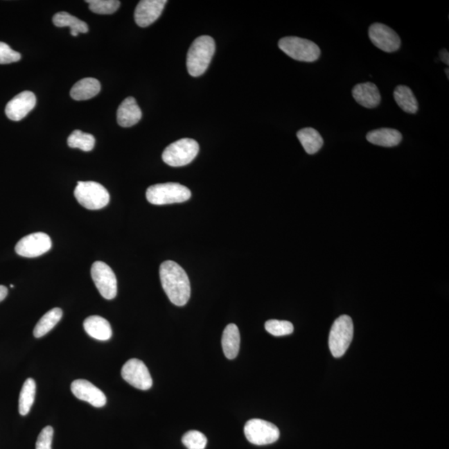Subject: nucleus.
Listing matches in <instances>:
<instances>
[{"label":"nucleus","mask_w":449,"mask_h":449,"mask_svg":"<svg viewBox=\"0 0 449 449\" xmlns=\"http://www.w3.org/2000/svg\"><path fill=\"white\" fill-rule=\"evenodd\" d=\"M101 90V85L97 79L86 78L75 83L70 91L71 97L77 101L93 98Z\"/></svg>","instance_id":"nucleus-20"},{"label":"nucleus","mask_w":449,"mask_h":449,"mask_svg":"<svg viewBox=\"0 0 449 449\" xmlns=\"http://www.w3.org/2000/svg\"><path fill=\"white\" fill-rule=\"evenodd\" d=\"M52 247V240L49 236L44 232H36L23 237L15 247V252L19 256L33 258L44 255Z\"/></svg>","instance_id":"nucleus-10"},{"label":"nucleus","mask_w":449,"mask_h":449,"mask_svg":"<svg viewBox=\"0 0 449 449\" xmlns=\"http://www.w3.org/2000/svg\"><path fill=\"white\" fill-rule=\"evenodd\" d=\"M240 336L239 328L235 324L224 328L222 339L224 355L228 360H234L240 351Z\"/></svg>","instance_id":"nucleus-21"},{"label":"nucleus","mask_w":449,"mask_h":449,"mask_svg":"<svg viewBox=\"0 0 449 449\" xmlns=\"http://www.w3.org/2000/svg\"><path fill=\"white\" fill-rule=\"evenodd\" d=\"M394 97L402 110L407 114H416L419 110V103L409 87L399 85L394 89Z\"/></svg>","instance_id":"nucleus-24"},{"label":"nucleus","mask_w":449,"mask_h":449,"mask_svg":"<svg viewBox=\"0 0 449 449\" xmlns=\"http://www.w3.org/2000/svg\"><path fill=\"white\" fill-rule=\"evenodd\" d=\"M168 3L166 0H143L137 4L134 12L135 22L139 26L145 28L151 25L159 18Z\"/></svg>","instance_id":"nucleus-15"},{"label":"nucleus","mask_w":449,"mask_h":449,"mask_svg":"<svg viewBox=\"0 0 449 449\" xmlns=\"http://www.w3.org/2000/svg\"><path fill=\"white\" fill-rule=\"evenodd\" d=\"M445 73H447V77H448V78H449L448 69H445Z\"/></svg>","instance_id":"nucleus-35"},{"label":"nucleus","mask_w":449,"mask_h":449,"mask_svg":"<svg viewBox=\"0 0 449 449\" xmlns=\"http://www.w3.org/2000/svg\"><path fill=\"white\" fill-rule=\"evenodd\" d=\"M369 37L373 45L386 53L396 52L401 46L398 33L385 24H373L369 29Z\"/></svg>","instance_id":"nucleus-12"},{"label":"nucleus","mask_w":449,"mask_h":449,"mask_svg":"<svg viewBox=\"0 0 449 449\" xmlns=\"http://www.w3.org/2000/svg\"><path fill=\"white\" fill-rule=\"evenodd\" d=\"M36 394V382L29 378L21 389L19 400V411L21 415L25 416L29 413L35 403Z\"/></svg>","instance_id":"nucleus-26"},{"label":"nucleus","mask_w":449,"mask_h":449,"mask_svg":"<svg viewBox=\"0 0 449 449\" xmlns=\"http://www.w3.org/2000/svg\"><path fill=\"white\" fill-rule=\"evenodd\" d=\"M244 432L249 442L258 446L274 443L280 438V430L274 424L259 419L249 420Z\"/></svg>","instance_id":"nucleus-8"},{"label":"nucleus","mask_w":449,"mask_h":449,"mask_svg":"<svg viewBox=\"0 0 449 449\" xmlns=\"http://www.w3.org/2000/svg\"><path fill=\"white\" fill-rule=\"evenodd\" d=\"M159 272L162 288L170 301L175 306H185L191 295L190 281L185 270L176 262L166 261L161 265Z\"/></svg>","instance_id":"nucleus-1"},{"label":"nucleus","mask_w":449,"mask_h":449,"mask_svg":"<svg viewBox=\"0 0 449 449\" xmlns=\"http://www.w3.org/2000/svg\"><path fill=\"white\" fill-rule=\"evenodd\" d=\"M62 317V310L60 308H53L51 310L48 311L37 323L35 330H33V335L35 338L39 339L47 335L60 322Z\"/></svg>","instance_id":"nucleus-25"},{"label":"nucleus","mask_w":449,"mask_h":449,"mask_svg":"<svg viewBox=\"0 0 449 449\" xmlns=\"http://www.w3.org/2000/svg\"><path fill=\"white\" fill-rule=\"evenodd\" d=\"M439 56L441 60H442L444 62V64H446L447 65L449 64V54L448 52L447 51V49L441 50L439 53Z\"/></svg>","instance_id":"nucleus-33"},{"label":"nucleus","mask_w":449,"mask_h":449,"mask_svg":"<svg viewBox=\"0 0 449 449\" xmlns=\"http://www.w3.org/2000/svg\"><path fill=\"white\" fill-rule=\"evenodd\" d=\"M53 23L57 27H69L71 35L73 37H77L80 33L89 32V26L85 22L67 12H57L53 16Z\"/></svg>","instance_id":"nucleus-22"},{"label":"nucleus","mask_w":449,"mask_h":449,"mask_svg":"<svg viewBox=\"0 0 449 449\" xmlns=\"http://www.w3.org/2000/svg\"><path fill=\"white\" fill-rule=\"evenodd\" d=\"M191 191L179 183H161L148 187L146 197L153 205H168V204L181 203L188 201Z\"/></svg>","instance_id":"nucleus-3"},{"label":"nucleus","mask_w":449,"mask_h":449,"mask_svg":"<svg viewBox=\"0 0 449 449\" xmlns=\"http://www.w3.org/2000/svg\"><path fill=\"white\" fill-rule=\"evenodd\" d=\"M96 140L89 133L75 130L69 137L68 145L71 148L81 149L82 151L90 152L94 149Z\"/></svg>","instance_id":"nucleus-27"},{"label":"nucleus","mask_w":449,"mask_h":449,"mask_svg":"<svg viewBox=\"0 0 449 449\" xmlns=\"http://www.w3.org/2000/svg\"><path fill=\"white\" fill-rule=\"evenodd\" d=\"M141 108L137 105L136 99L128 97L120 104L116 112V119L121 127H130L134 126L141 118Z\"/></svg>","instance_id":"nucleus-17"},{"label":"nucleus","mask_w":449,"mask_h":449,"mask_svg":"<svg viewBox=\"0 0 449 449\" xmlns=\"http://www.w3.org/2000/svg\"><path fill=\"white\" fill-rule=\"evenodd\" d=\"M266 331L274 336H285L292 334L293 324L286 320L270 319L265 324Z\"/></svg>","instance_id":"nucleus-29"},{"label":"nucleus","mask_w":449,"mask_h":449,"mask_svg":"<svg viewBox=\"0 0 449 449\" xmlns=\"http://www.w3.org/2000/svg\"><path fill=\"white\" fill-rule=\"evenodd\" d=\"M21 60V54L12 50L10 46L0 42V64H8Z\"/></svg>","instance_id":"nucleus-31"},{"label":"nucleus","mask_w":449,"mask_h":449,"mask_svg":"<svg viewBox=\"0 0 449 449\" xmlns=\"http://www.w3.org/2000/svg\"><path fill=\"white\" fill-rule=\"evenodd\" d=\"M74 195L79 204L89 210L102 209L110 201L105 187L95 182H78Z\"/></svg>","instance_id":"nucleus-4"},{"label":"nucleus","mask_w":449,"mask_h":449,"mask_svg":"<svg viewBox=\"0 0 449 449\" xmlns=\"http://www.w3.org/2000/svg\"><path fill=\"white\" fill-rule=\"evenodd\" d=\"M122 377L129 385L141 390L152 388V378L147 366L137 359L129 360L122 369Z\"/></svg>","instance_id":"nucleus-11"},{"label":"nucleus","mask_w":449,"mask_h":449,"mask_svg":"<svg viewBox=\"0 0 449 449\" xmlns=\"http://www.w3.org/2000/svg\"><path fill=\"white\" fill-rule=\"evenodd\" d=\"M53 438V428L51 426L45 427L37 437L36 449H52Z\"/></svg>","instance_id":"nucleus-32"},{"label":"nucleus","mask_w":449,"mask_h":449,"mask_svg":"<svg viewBox=\"0 0 449 449\" xmlns=\"http://www.w3.org/2000/svg\"><path fill=\"white\" fill-rule=\"evenodd\" d=\"M83 328L87 334L95 340L107 341L110 340L112 335L109 322L101 316H89L83 322Z\"/></svg>","instance_id":"nucleus-18"},{"label":"nucleus","mask_w":449,"mask_h":449,"mask_svg":"<svg viewBox=\"0 0 449 449\" xmlns=\"http://www.w3.org/2000/svg\"><path fill=\"white\" fill-rule=\"evenodd\" d=\"M366 139L373 145L393 148L401 143L403 136L396 129L380 128L369 132Z\"/></svg>","instance_id":"nucleus-19"},{"label":"nucleus","mask_w":449,"mask_h":449,"mask_svg":"<svg viewBox=\"0 0 449 449\" xmlns=\"http://www.w3.org/2000/svg\"><path fill=\"white\" fill-rule=\"evenodd\" d=\"M91 278L96 287L106 299H112L118 294V281L110 266L102 261H96L91 268Z\"/></svg>","instance_id":"nucleus-9"},{"label":"nucleus","mask_w":449,"mask_h":449,"mask_svg":"<svg viewBox=\"0 0 449 449\" xmlns=\"http://www.w3.org/2000/svg\"><path fill=\"white\" fill-rule=\"evenodd\" d=\"M7 295H8L7 287L4 285H0V302L3 301V299L6 298Z\"/></svg>","instance_id":"nucleus-34"},{"label":"nucleus","mask_w":449,"mask_h":449,"mask_svg":"<svg viewBox=\"0 0 449 449\" xmlns=\"http://www.w3.org/2000/svg\"><path fill=\"white\" fill-rule=\"evenodd\" d=\"M215 50V41L207 35L195 39L187 53L186 67L191 76L199 77L206 72Z\"/></svg>","instance_id":"nucleus-2"},{"label":"nucleus","mask_w":449,"mask_h":449,"mask_svg":"<svg viewBox=\"0 0 449 449\" xmlns=\"http://www.w3.org/2000/svg\"><path fill=\"white\" fill-rule=\"evenodd\" d=\"M297 137L305 151L310 155L318 152L323 147L324 140L322 137L314 128L306 127L301 129L297 132Z\"/></svg>","instance_id":"nucleus-23"},{"label":"nucleus","mask_w":449,"mask_h":449,"mask_svg":"<svg viewBox=\"0 0 449 449\" xmlns=\"http://www.w3.org/2000/svg\"><path fill=\"white\" fill-rule=\"evenodd\" d=\"M352 95L358 103L366 108L376 107L381 101L380 90L373 82L359 83L353 87Z\"/></svg>","instance_id":"nucleus-16"},{"label":"nucleus","mask_w":449,"mask_h":449,"mask_svg":"<svg viewBox=\"0 0 449 449\" xmlns=\"http://www.w3.org/2000/svg\"><path fill=\"white\" fill-rule=\"evenodd\" d=\"M71 390L74 396L80 400L87 402L96 407L106 405V395L89 381L85 380H74L71 385Z\"/></svg>","instance_id":"nucleus-14"},{"label":"nucleus","mask_w":449,"mask_h":449,"mask_svg":"<svg viewBox=\"0 0 449 449\" xmlns=\"http://www.w3.org/2000/svg\"><path fill=\"white\" fill-rule=\"evenodd\" d=\"M89 10L98 15H112L118 10L120 2L116 0H87Z\"/></svg>","instance_id":"nucleus-28"},{"label":"nucleus","mask_w":449,"mask_h":449,"mask_svg":"<svg viewBox=\"0 0 449 449\" xmlns=\"http://www.w3.org/2000/svg\"><path fill=\"white\" fill-rule=\"evenodd\" d=\"M182 441L187 449H205L207 444L206 437L202 432L195 430L186 432Z\"/></svg>","instance_id":"nucleus-30"},{"label":"nucleus","mask_w":449,"mask_h":449,"mask_svg":"<svg viewBox=\"0 0 449 449\" xmlns=\"http://www.w3.org/2000/svg\"><path fill=\"white\" fill-rule=\"evenodd\" d=\"M353 337V324L348 315L340 316L335 319L328 337V347L332 355L342 357L351 345Z\"/></svg>","instance_id":"nucleus-6"},{"label":"nucleus","mask_w":449,"mask_h":449,"mask_svg":"<svg viewBox=\"0 0 449 449\" xmlns=\"http://www.w3.org/2000/svg\"><path fill=\"white\" fill-rule=\"evenodd\" d=\"M279 48L294 60L313 62L320 56L319 46L310 40L299 37H285L279 41Z\"/></svg>","instance_id":"nucleus-5"},{"label":"nucleus","mask_w":449,"mask_h":449,"mask_svg":"<svg viewBox=\"0 0 449 449\" xmlns=\"http://www.w3.org/2000/svg\"><path fill=\"white\" fill-rule=\"evenodd\" d=\"M37 99L35 94L30 91H24L8 103L6 114L8 118L12 121L22 120L35 108Z\"/></svg>","instance_id":"nucleus-13"},{"label":"nucleus","mask_w":449,"mask_h":449,"mask_svg":"<svg viewBox=\"0 0 449 449\" xmlns=\"http://www.w3.org/2000/svg\"><path fill=\"white\" fill-rule=\"evenodd\" d=\"M199 144L191 139H182L170 144L162 153V160L170 166H182L191 164L197 156Z\"/></svg>","instance_id":"nucleus-7"}]
</instances>
